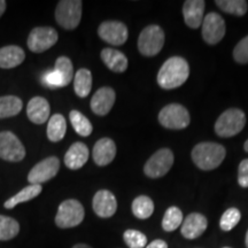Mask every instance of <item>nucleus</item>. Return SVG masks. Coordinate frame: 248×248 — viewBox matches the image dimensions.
Segmentation results:
<instances>
[{
    "mask_svg": "<svg viewBox=\"0 0 248 248\" xmlns=\"http://www.w3.org/2000/svg\"><path fill=\"white\" fill-rule=\"evenodd\" d=\"M190 76V67L184 58H169L157 74V84L163 90H172L182 86Z\"/></svg>",
    "mask_w": 248,
    "mask_h": 248,
    "instance_id": "obj_1",
    "label": "nucleus"
},
{
    "mask_svg": "<svg viewBox=\"0 0 248 248\" xmlns=\"http://www.w3.org/2000/svg\"><path fill=\"white\" fill-rule=\"evenodd\" d=\"M226 151L217 142H200L192 150L191 156L195 166L204 171L216 169L225 159Z\"/></svg>",
    "mask_w": 248,
    "mask_h": 248,
    "instance_id": "obj_2",
    "label": "nucleus"
},
{
    "mask_svg": "<svg viewBox=\"0 0 248 248\" xmlns=\"http://www.w3.org/2000/svg\"><path fill=\"white\" fill-rule=\"evenodd\" d=\"M246 115L239 108H230L222 113L215 123V132L222 138L238 135L245 128Z\"/></svg>",
    "mask_w": 248,
    "mask_h": 248,
    "instance_id": "obj_3",
    "label": "nucleus"
},
{
    "mask_svg": "<svg viewBox=\"0 0 248 248\" xmlns=\"http://www.w3.org/2000/svg\"><path fill=\"white\" fill-rule=\"evenodd\" d=\"M85 210L76 199H68L60 203L55 216V224L60 229H71L84 221Z\"/></svg>",
    "mask_w": 248,
    "mask_h": 248,
    "instance_id": "obj_4",
    "label": "nucleus"
},
{
    "mask_svg": "<svg viewBox=\"0 0 248 248\" xmlns=\"http://www.w3.org/2000/svg\"><path fill=\"white\" fill-rule=\"evenodd\" d=\"M83 2L80 0H61L55 8V20L66 30H74L82 20Z\"/></svg>",
    "mask_w": 248,
    "mask_h": 248,
    "instance_id": "obj_5",
    "label": "nucleus"
},
{
    "mask_svg": "<svg viewBox=\"0 0 248 248\" xmlns=\"http://www.w3.org/2000/svg\"><path fill=\"white\" fill-rule=\"evenodd\" d=\"M164 31L156 24H151L141 31L138 38V49L144 57L159 54L164 45Z\"/></svg>",
    "mask_w": 248,
    "mask_h": 248,
    "instance_id": "obj_6",
    "label": "nucleus"
},
{
    "mask_svg": "<svg viewBox=\"0 0 248 248\" xmlns=\"http://www.w3.org/2000/svg\"><path fill=\"white\" fill-rule=\"evenodd\" d=\"M190 114L187 109L179 104H170L163 107L159 113V122L167 129H185L190 124Z\"/></svg>",
    "mask_w": 248,
    "mask_h": 248,
    "instance_id": "obj_7",
    "label": "nucleus"
},
{
    "mask_svg": "<svg viewBox=\"0 0 248 248\" xmlns=\"http://www.w3.org/2000/svg\"><path fill=\"white\" fill-rule=\"evenodd\" d=\"M173 164V153L169 148H161L145 163L144 172L150 178H160L169 172Z\"/></svg>",
    "mask_w": 248,
    "mask_h": 248,
    "instance_id": "obj_8",
    "label": "nucleus"
},
{
    "mask_svg": "<svg viewBox=\"0 0 248 248\" xmlns=\"http://www.w3.org/2000/svg\"><path fill=\"white\" fill-rule=\"evenodd\" d=\"M59 39L57 30L51 27H37L31 30L28 37V47L33 53H43L57 44Z\"/></svg>",
    "mask_w": 248,
    "mask_h": 248,
    "instance_id": "obj_9",
    "label": "nucleus"
},
{
    "mask_svg": "<svg viewBox=\"0 0 248 248\" xmlns=\"http://www.w3.org/2000/svg\"><path fill=\"white\" fill-rule=\"evenodd\" d=\"M26 156V148L11 131L0 132V159L8 162H20Z\"/></svg>",
    "mask_w": 248,
    "mask_h": 248,
    "instance_id": "obj_10",
    "label": "nucleus"
},
{
    "mask_svg": "<svg viewBox=\"0 0 248 248\" xmlns=\"http://www.w3.org/2000/svg\"><path fill=\"white\" fill-rule=\"evenodd\" d=\"M59 169H60V161L57 156L46 157L30 170L28 175V182L30 185H42L43 183L54 178Z\"/></svg>",
    "mask_w": 248,
    "mask_h": 248,
    "instance_id": "obj_11",
    "label": "nucleus"
},
{
    "mask_svg": "<svg viewBox=\"0 0 248 248\" xmlns=\"http://www.w3.org/2000/svg\"><path fill=\"white\" fill-rule=\"evenodd\" d=\"M224 18L217 13H209L202 21V38L207 44H218L225 36Z\"/></svg>",
    "mask_w": 248,
    "mask_h": 248,
    "instance_id": "obj_12",
    "label": "nucleus"
},
{
    "mask_svg": "<svg viewBox=\"0 0 248 248\" xmlns=\"http://www.w3.org/2000/svg\"><path fill=\"white\" fill-rule=\"evenodd\" d=\"M98 35L104 42L121 46L128 40V28L120 21H105L98 28Z\"/></svg>",
    "mask_w": 248,
    "mask_h": 248,
    "instance_id": "obj_13",
    "label": "nucleus"
},
{
    "mask_svg": "<svg viewBox=\"0 0 248 248\" xmlns=\"http://www.w3.org/2000/svg\"><path fill=\"white\" fill-rule=\"evenodd\" d=\"M92 208L97 216L101 218H109L117 210L115 195L108 190L98 191L93 197Z\"/></svg>",
    "mask_w": 248,
    "mask_h": 248,
    "instance_id": "obj_14",
    "label": "nucleus"
},
{
    "mask_svg": "<svg viewBox=\"0 0 248 248\" xmlns=\"http://www.w3.org/2000/svg\"><path fill=\"white\" fill-rule=\"evenodd\" d=\"M115 91L108 86H104L93 94L90 106H91V109L95 115L105 116L111 110L114 104H115Z\"/></svg>",
    "mask_w": 248,
    "mask_h": 248,
    "instance_id": "obj_15",
    "label": "nucleus"
},
{
    "mask_svg": "<svg viewBox=\"0 0 248 248\" xmlns=\"http://www.w3.org/2000/svg\"><path fill=\"white\" fill-rule=\"evenodd\" d=\"M208 221L202 214L192 213L186 216L181 225V233L186 239H197L206 231Z\"/></svg>",
    "mask_w": 248,
    "mask_h": 248,
    "instance_id": "obj_16",
    "label": "nucleus"
},
{
    "mask_svg": "<svg viewBox=\"0 0 248 248\" xmlns=\"http://www.w3.org/2000/svg\"><path fill=\"white\" fill-rule=\"evenodd\" d=\"M93 161L100 167H105L113 162L116 156V145L109 138H101L95 142L92 151Z\"/></svg>",
    "mask_w": 248,
    "mask_h": 248,
    "instance_id": "obj_17",
    "label": "nucleus"
},
{
    "mask_svg": "<svg viewBox=\"0 0 248 248\" xmlns=\"http://www.w3.org/2000/svg\"><path fill=\"white\" fill-rule=\"evenodd\" d=\"M206 2L203 0H186L183 5V16L186 26L198 29L203 21V12Z\"/></svg>",
    "mask_w": 248,
    "mask_h": 248,
    "instance_id": "obj_18",
    "label": "nucleus"
},
{
    "mask_svg": "<svg viewBox=\"0 0 248 248\" xmlns=\"http://www.w3.org/2000/svg\"><path fill=\"white\" fill-rule=\"evenodd\" d=\"M51 107L48 101L43 97H33L28 102L27 115L35 124H44L49 119Z\"/></svg>",
    "mask_w": 248,
    "mask_h": 248,
    "instance_id": "obj_19",
    "label": "nucleus"
},
{
    "mask_svg": "<svg viewBox=\"0 0 248 248\" xmlns=\"http://www.w3.org/2000/svg\"><path fill=\"white\" fill-rule=\"evenodd\" d=\"M90 151L83 142L77 141L73 144L64 155V164L71 170H78L88 162Z\"/></svg>",
    "mask_w": 248,
    "mask_h": 248,
    "instance_id": "obj_20",
    "label": "nucleus"
},
{
    "mask_svg": "<svg viewBox=\"0 0 248 248\" xmlns=\"http://www.w3.org/2000/svg\"><path fill=\"white\" fill-rule=\"evenodd\" d=\"M101 60L107 68L114 73H124L128 69L129 61L125 54L114 48H104L100 53Z\"/></svg>",
    "mask_w": 248,
    "mask_h": 248,
    "instance_id": "obj_21",
    "label": "nucleus"
},
{
    "mask_svg": "<svg viewBox=\"0 0 248 248\" xmlns=\"http://www.w3.org/2000/svg\"><path fill=\"white\" fill-rule=\"evenodd\" d=\"M26 59L23 48L16 45H8L0 48V68L1 69H12L20 66Z\"/></svg>",
    "mask_w": 248,
    "mask_h": 248,
    "instance_id": "obj_22",
    "label": "nucleus"
},
{
    "mask_svg": "<svg viewBox=\"0 0 248 248\" xmlns=\"http://www.w3.org/2000/svg\"><path fill=\"white\" fill-rule=\"evenodd\" d=\"M43 187L42 185H28L26 187L22 188L17 194L14 197L9 198V199L4 203V207L6 209H13L17 204L28 202V201L35 199L38 195L42 193Z\"/></svg>",
    "mask_w": 248,
    "mask_h": 248,
    "instance_id": "obj_23",
    "label": "nucleus"
},
{
    "mask_svg": "<svg viewBox=\"0 0 248 248\" xmlns=\"http://www.w3.org/2000/svg\"><path fill=\"white\" fill-rule=\"evenodd\" d=\"M67 123L66 119L61 114H54L48 120L47 124V138L49 141L58 142L62 140L66 136Z\"/></svg>",
    "mask_w": 248,
    "mask_h": 248,
    "instance_id": "obj_24",
    "label": "nucleus"
},
{
    "mask_svg": "<svg viewBox=\"0 0 248 248\" xmlns=\"http://www.w3.org/2000/svg\"><path fill=\"white\" fill-rule=\"evenodd\" d=\"M74 90L79 98H86L92 90V74L86 68L79 69L74 76Z\"/></svg>",
    "mask_w": 248,
    "mask_h": 248,
    "instance_id": "obj_25",
    "label": "nucleus"
},
{
    "mask_svg": "<svg viewBox=\"0 0 248 248\" xmlns=\"http://www.w3.org/2000/svg\"><path fill=\"white\" fill-rule=\"evenodd\" d=\"M23 108V101L16 95L0 97V119H7L17 115Z\"/></svg>",
    "mask_w": 248,
    "mask_h": 248,
    "instance_id": "obj_26",
    "label": "nucleus"
},
{
    "mask_svg": "<svg viewBox=\"0 0 248 248\" xmlns=\"http://www.w3.org/2000/svg\"><path fill=\"white\" fill-rule=\"evenodd\" d=\"M132 214L139 219H147L154 212V202L147 195H139L132 201Z\"/></svg>",
    "mask_w": 248,
    "mask_h": 248,
    "instance_id": "obj_27",
    "label": "nucleus"
},
{
    "mask_svg": "<svg viewBox=\"0 0 248 248\" xmlns=\"http://www.w3.org/2000/svg\"><path fill=\"white\" fill-rule=\"evenodd\" d=\"M69 120L77 135L82 137H88L93 131L92 123L90 122L88 117L83 115L78 110H71L69 114Z\"/></svg>",
    "mask_w": 248,
    "mask_h": 248,
    "instance_id": "obj_28",
    "label": "nucleus"
},
{
    "mask_svg": "<svg viewBox=\"0 0 248 248\" xmlns=\"http://www.w3.org/2000/svg\"><path fill=\"white\" fill-rule=\"evenodd\" d=\"M20 232V224L12 217L0 215V241H8Z\"/></svg>",
    "mask_w": 248,
    "mask_h": 248,
    "instance_id": "obj_29",
    "label": "nucleus"
},
{
    "mask_svg": "<svg viewBox=\"0 0 248 248\" xmlns=\"http://www.w3.org/2000/svg\"><path fill=\"white\" fill-rule=\"evenodd\" d=\"M183 223V213L178 207H169L162 218V229L167 232H172Z\"/></svg>",
    "mask_w": 248,
    "mask_h": 248,
    "instance_id": "obj_30",
    "label": "nucleus"
},
{
    "mask_svg": "<svg viewBox=\"0 0 248 248\" xmlns=\"http://www.w3.org/2000/svg\"><path fill=\"white\" fill-rule=\"evenodd\" d=\"M54 70L60 75L62 80V88L69 85L74 77L73 62L68 57H59L55 61Z\"/></svg>",
    "mask_w": 248,
    "mask_h": 248,
    "instance_id": "obj_31",
    "label": "nucleus"
},
{
    "mask_svg": "<svg viewBox=\"0 0 248 248\" xmlns=\"http://www.w3.org/2000/svg\"><path fill=\"white\" fill-rule=\"evenodd\" d=\"M215 4L223 12L235 16H244L248 9V5L245 0H216Z\"/></svg>",
    "mask_w": 248,
    "mask_h": 248,
    "instance_id": "obj_32",
    "label": "nucleus"
},
{
    "mask_svg": "<svg viewBox=\"0 0 248 248\" xmlns=\"http://www.w3.org/2000/svg\"><path fill=\"white\" fill-rule=\"evenodd\" d=\"M241 219V213L238 208H229L219 219V226L223 231H231Z\"/></svg>",
    "mask_w": 248,
    "mask_h": 248,
    "instance_id": "obj_33",
    "label": "nucleus"
},
{
    "mask_svg": "<svg viewBox=\"0 0 248 248\" xmlns=\"http://www.w3.org/2000/svg\"><path fill=\"white\" fill-rule=\"evenodd\" d=\"M124 243L129 248H144L147 245V237L138 230H126L123 234Z\"/></svg>",
    "mask_w": 248,
    "mask_h": 248,
    "instance_id": "obj_34",
    "label": "nucleus"
},
{
    "mask_svg": "<svg viewBox=\"0 0 248 248\" xmlns=\"http://www.w3.org/2000/svg\"><path fill=\"white\" fill-rule=\"evenodd\" d=\"M233 58L238 63H248V36L245 37L235 45L233 49Z\"/></svg>",
    "mask_w": 248,
    "mask_h": 248,
    "instance_id": "obj_35",
    "label": "nucleus"
},
{
    "mask_svg": "<svg viewBox=\"0 0 248 248\" xmlns=\"http://www.w3.org/2000/svg\"><path fill=\"white\" fill-rule=\"evenodd\" d=\"M238 184L241 187H248V159H245L240 162L238 168Z\"/></svg>",
    "mask_w": 248,
    "mask_h": 248,
    "instance_id": "obj_36",
    "label": "nucleus"
},
{
    "mask_svg": "<svg viewBox=\"0 0 248 248\" xmlns=\"http://www.w3.org/2000/svg\"><path fill=\"white\" fill-rule=\"evenodd\" d=\"M44 83L51 89H58L62 88V80L61 77L55 70H51L45 74L44 76Z\"/></svg>",
    "mask_w": 248,
    "mask_h": 248,
    "instance_id": "obj_37",
    "label": "nucleus"
},
{
    "mask_svg": "<svg viewBox=\"0 0 248 248\" xmlns=\"http://www.w3.org/2000/svg\"><path fill=\"white\" fill-rule=\"evenodd\" d=\"M145 248H168V244H167L164 240L156 239L152 241L151 244H148Z\"/></svg>",
    "mask_w": 248,
    "mask_h": 248,
    "instance_id": "obj_38",
    "label": "nucleus"
},
{
    "mask_svg": "<svg viewBox=\"0 0 248 248\" xmlns=\"http://www.w3.org/2000/svg\"><path fill=\"white\" fill-rule=\"evenodd\" d=\"M6 11V1L4 0H0V17L2 16V14L5 13Z\"/></svg>",
    "mask_w": 248,
    "mask_h": 248,
    "instance_id": "obj_39",
    "label": "nucleus"
},
{
    "mask_svg": "<svg viewBox=\"0 0 248 248\" xmlns=\"http://www.w3.org/2000/svg\"><path fill=\"white\" fill-rule=\"evenodd\" d=\"M73 248H92V247L86 244H76L75 246H73Z\"/></svg>",
    "mask_w": 248,
    "mask_h": 248,
    "instance_id": "obj_40",
    "label": "nucleus"
},
{
    "mask_svg": "<svg viewBox=\"0 0 248 248\" xmlns=\"http://www.w3.org/2000/svg\"><path fill=\"white\" fill-rule=\"evenodd\" d=\"M244 148H245V151H246L247 153H248V139H247L246 141H245V144H244Z\"/></svg>",
    "mask_w": 248,
    "mask_h": 248,
    "instance_id": "obj_41",
    "label": "nucleus"
},
{
    "mask_svg": "<svg viewBox=\"0 0 248 248\" xmlns=\"http://www.w3.org/2000/svg\"><path fill=\"white\" fill-rule=\"evenodd\" d=\"M245 244H246V247L248 248V230L246 232V238H245Z\"/></svg>",
    "mask_w": 248,
    "mask_h": 248,
    "instance_id": "obj_42",
    "label": "nucleus"
},
{
    "mask_svg": "<svg viewBox=\"0 0 248 248\" xmlns=\"http://www.w3.org/2000/svg\"><path fill=\"white\" fill-rule=\"evenodd\" d=\"M223 248H230V247H223Z\"/></svg>",
    "mask_w": 248,
    "mask_h": 248,
    "instance_id": "obj_43",
    "label": "nucleus"
}]
</instances>
